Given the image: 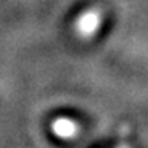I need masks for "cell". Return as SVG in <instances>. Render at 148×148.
Here are the masks:
<instances>
[{"label": "cell", "instance_id": "6da1fadb", "mask_svg": "<svg viewBox=\"0 0 148 148\" xmlns=\"http://www.w3.org/2000/svg\"><path fill=\"white\" fill-rule=\"evenodd\" d=\"M101 22H103V13H101L99 8L87 10L85 13H82L79 16V19L74 24L76 33L80 38H91L98 32Z\"/></svg>", "mask_w": 148, "mask_h": 148}, {"label": "cell", "instance_id": "7a4b0ae2", "mask_svg": "<svg viewBox=\"0 0 148 148\" xmlns=\"http://www.w3.org/2000/svg\"><path fill=\"white\" fill-rule=\"evenodd\" d=\"M76 123L71 121V120L66 118H60L55 121V131H57L60 136H71V134L76 132Z\"/></svg>", "mask_w": 148, "mask_h": 148}]
</instances>
